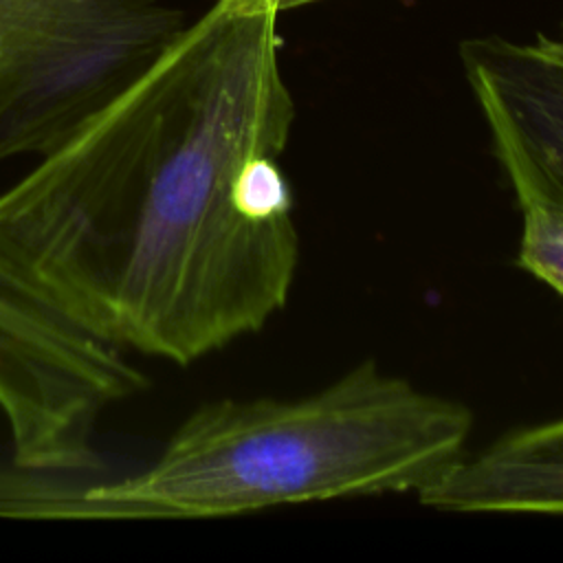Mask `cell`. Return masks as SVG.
<instances>
[{
    "label": "cell",
    "instance_id": "obj_1",
    "mask_svg": "<svg viewBox=\"0 0 563 563\" xmlns=\"http://www.w3.org/2000/svg\"><path fill=\"white\" fill-rule=\"evenodd\" d=\"M282 0H216L0 194V257L103 341L189 365L288 303Z\"/></svg>",
    "mask_w": 563,
    "mask_h": 563
},
{
    "label": "cell",
    "instance_id": "obj_2",
    "mask_svg": "<svg viewBox=\"0 0 563 563\" xmlns=\"http://www.w3.org/2000/svg\"><path fill=\"white\" fill-rule=\"evenodd\" d=\"M468 405L361 361L301 398L194 409L143 471L86 486L0 477V517L222 519L279 506L420 493L464 453Z\"/></svg>",
    "mask_w": 563,
    "mask_h": 563
},
{
    "label": "cell",
    "instance_id": "obj_3",
    "mask_svg": "<svg viewBox=\"0 0 563 563\" xmlns=\"http://www.w3.org/2000/svg\"><path fill=\"white\" fill-rule=\"evenodd\" d=\"M125 352L73 319L0 257V411L24 473L101 468V413L143 391Z\"/></svg>",
    "mask_w": 563,
    "mask_h": 563
},
{
    "label": "cell",
    "instance_id": "obj_4",
    "mask_svg": "<svg viewBox=\"0 0 563 563\" xmlns=\"http://www.w3.org/2000/svg\"><path fill=\"white\" fill-rule=\"evenodd\" d=\"M460 62L515 198L563 202V37H471Z\"/></svg>",
    "mask_w": 563,
    "mask_h": 563
},
{
    "label": "cell",
    "instance_id": "obj_5",
    "mask_svg": "<svg viewBox=\"0 0 563 563\" xmlns=\"http://www.w3.org/2000/svg\"><path fill=\"white\" fill-rule=\"evenodd\" d=\"M453 512L563 515V416L464 453L440 484Z\"/></svg>",
    "mask_w": 563,
    "mask_h": 563
},
{
    "label": "cell",
    "instance_id": "obj_6",
    "mask_svg": "<svg viewBox=\"0 0 563 563\" xmlns=\"http://www.w3.org/2000/svg\"><path fill=\"white\" fill-rule=\"evenodd\" d=\"M515 200L521 213L517 266L563 299V202L545 196Z\"/></svg>",
    "mask_w": 563,
    "mask_h": 563
},
{
    "label": "cell",
    "instance_id": "obj_7",
    "mask_svg": "<svg viewBox=\"0 0 563 563\" xmlns=\"http://www.w3.org/2000/svg\"><path fill=\"white\" fill-rule=\"evenodd\" d=\"M68 0H0V88L48 40Z\"/></svg>",
    "mask_w": 563,
    "mask_h": 563
},
{
    "label": "cell",
    "instance_id": "obj_8",
    "mask_svg": "<svg viewBox=\"0 0 563 563\" xmlns=\"http://www.w3.org/2000/svg\"><path fill=\"white\" fill-rule=\"evenodd\" d=\"M303 2H314V0H282V9L284 7H297V4H303Z\"/></svg>",
    "mask_w": 563,
    "mask_h": 563
},
{
    "label": "cell",
    "instance_id": "obj_9",
    "mask_svg": "<svg viewBox=\"0 0 563 563\" xmlns=\"http://www.w3.org/2000/svg\"><path fill=\"white\" fill-rule=\"evenodd\" d=\"M559 37H563V18H561V22H559V33H556Z\"/></svg>",
    "mask_w": 563,
    "mask_h": 563
}]
</instances>
